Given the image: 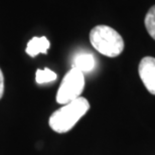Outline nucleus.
<instances>
[{
    "label": "nucleus",
    "mask_w": 155,
    "mask_h": 155,
    "mask_svg": "<svg viewBox=\"0 0 155 155\" xmlns=\"http://www.w3.org/2000/svg\"><path fill=\"white\" fill-rule=\"evenodd\" d=\"M144 23L145 27L147 29V32L155 40V5L152 6L149 9V11L147 12L146 16H145Z\"/></svg>",
    "instance_id": "8"
},
{
    "label": "nucleus",
    "mask_w": 155,
    "mask_h": 155,
    "mask_svg": "<svg viewBox=\"0 0 155 155\" xmlns=\"http://www.w3.org/2000/svg\"><path fill=\"white\" fill-rule=\"evenodd\" d=\"M96 60L94 55L89 52H80L75 55L73 61V68L82 73H90L95 69Z\"/></svg>",
    "instance_id": "6"
},
{
    "label": "nucleus",
    "mask_w": 155,
    "mask_h": 155,
    "mask_svg": "<svg viewBox=\"0 0 155 155\" xmlns=\"http://www.w3.org/2000/svg\"><path fill=\"white\" fill-rule=\"evenodd\" d=\"M85 88L84 73L75 68H72L64 77L57 93V102L66 105L81 97Z\"/></svg>",
    "instance_id": "3"
},
{
    "label": "nucleus",
    "mask_w": 155,
    "mask_h": 155,
    "mask_svg": "<svg viewBox=\"0 0 155 155\" xmlns=\"http://www.w3.org/2000/svg\"><path fill=\"white\" fill-rule=\"evenodd\" d=\"M139 77L150 94L155 95V58L145 57L138 67Z\"/></svg>",
    "instance_id": "4"
},
{
    "label": "nucleus",
    "mask_w": 155,
    "mask_h": 155,
    "mask_svg": "<svg viewBox=\"0 0 155 155\" xmlns=\"http://www.w3.org/2000/svg\"><path fill=\"white\" fill-rule=\"evenodd\" d=\"M3 93H4V76L1 69H0V99L2 98Z\"/></svg>",
    "instance_id": "9"
},
{
    "label": "nucleus",
    "mask_w": 155,
    "mask_h": 155,
    "mask_svg": "<svg viewBox=\"0 0 155 155\" xmlns=\"http://www.w3.org/2000/svg\"><path fill=\"white\" fill-rule=\"evenodd\" d=\"M57 78H58L57 74L52 72L51 70L48 69V68H45L43 70H38L35 74V81L39 85L54 82V81L57 80Z\"/></svg>",
    "instance_id": "7"
},
{
    "label": "nucleus",
    "mask_w": 155,
    "mask_h": 155,
    "mask_svg": "<svg viewBox=\"0 0 155 155\" xmlns=\"http://www.w3.org/2000/svg\"><path fill=\"white\" fill-rule=\"evenodd\" d=\"M49 46H51V42L45 36H40V38L35 36L27 43L25 51L28 55L35 58L38 54H45L48 51Z\"/></svg>",
    "instance_id": "5"
},
{
    "label": "nucleus",
    "mask_w": 155,
    "mask_h": 155,
    "mask_svg": "<svg viewBox=\"0 0 155 155\" xmlns=\"http://www.w3.org/2000/svg\"><path fill=\"white\" fill-rule=\"evenodd\" d=\"M90 41L96 51L109 58H116L124 51L120 33L108 25H97L90 32Z\"/></svg>",
    "instance_id": "2"
},
{
    "label": "nucleus",
    "mask_w": 155,
    "mask_h": 155,
    "mask_svg": "<svg viewBox=\"0 0 155 155\" xmlns=\"http://www.w3.org/2000/svg\"><path fill=\"white\" fill-rule=\"evenodd\" d=\"M90 103L86 98L80 97L54 112L49 117V127L57 133H67L88 112Z\"/></svg>",
    "instance_id": "1"
}]
</instances>
